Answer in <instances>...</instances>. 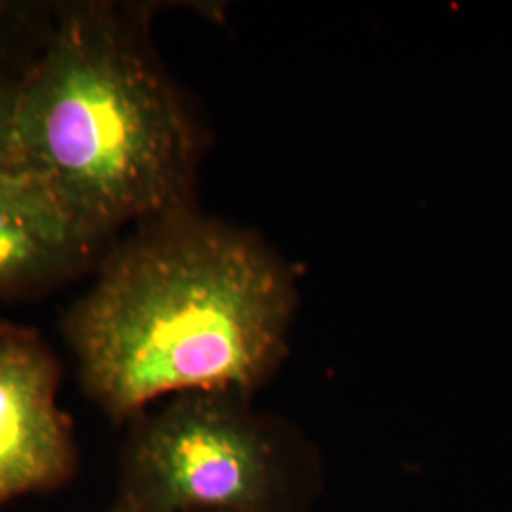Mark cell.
Instances as JSON below:
<instances>
[{
	"instance_id": "6da1fadb",
	"label": "cell",
	"mask_w": 512,
	"mask_h": 512,
	"mask_svg": "<svg viewBox=\"0 0 512 512\" xmlns=\"http://www.w3.org/2000/svg\"><path fill=\"white\" fill-rule=\"evenodd\" d=\"M294 310L289 264L192 207L116 241L61 330L84 395L128 425L184 393L249 397L281 363Z\"/></svg>"
},
{
	"instance_id": "7a4b0ae2",
	"label": "cell",
	"mask_w": 512,
	"mask_h": 512,
	"mask_svg": "<svg viewBox=\"0 0 512 512\" xmlns=\"http://www.w3.org/2000/svg\"><path fill=\"white\" fill-rule=\"evenodd\" d=\"M21 164L101 234L196 207L200 129L150 42V10L57 2L19 80Z\"/></svg>"
},
{
	"instance_id": "3957f363",
	"label": "cell",
	"mask_w": 512,
	"mask_h": 512,
	"mask_svg": "<svg viewBox=\"0 0 512 512\" xmlns=\"http://www.w3.org/2000/svg\"><path fill=\"white\" fill-rule=\"evenodd\" d=\"M112 512H272V439L247 397L198 391L128 423Z\"/></svg>"
},
{
	"instance_id": "277c9868",
	"label": "cell",
	"mask_w": 512,
	"mask_h": 512,
	"mask_svg": "<svg viewBox=\"0 0 512 512\" xmlns=\"http://www.w3.org/2000/svg\"><path fill=\"white\" fill-rule=\"evenodd\" d=\"M63 368L37 330L0 319V507L71 484L80 452L59 406Z\"/></svg>"
},
{
	"instance_id": "5b68a950",
	"label": "cell",
	"mask_w": 512,
	"mask_h": 512,
	"mask_svg": "<svg viewBox=\"0 0 512 512\" xmlns=\"http://www.w3.org/2000/svg\"><path fill=\"white\" fill-rule=\"evenodd\" d=\"M114 243L35 171L19 165L0 173V298L78 277L99 266Z\"/></svg>"
},
{
	"instance_id": "8992f818",
	"label": "cell",
	"mask_w": 512,
	"mask_h": 512,
	"mask_svg": "<svg viewBox=\"0 0 512 512\" xmlns=\"http://www.w3.org/2000/svg\"><path fill=\"white\" fill-rule=\"evenodd\" d=\"M57 2L0 0V76H21L44 48Z\"/></svg>"
},
{
	"instance_id": "52a82bcc",
	"label": "cell",
	"mask_w": 512,
	"mask_h": 512,
	"mask_svg": "<svg viewBox=\"0 0 512 512\" xmlns=\"http://www.w3.org/2000/svg\"><path fill=\"white\" fill-rule=\"evenodd\" d=\"M21 76H0V173L23 165L16 133V103Z\"/></svg>"
},
{
	"instance_id": "ba28073f",
	"label": "cell",
	"mask_w": 512,
	"mask_h": 512,
	"mask_svg": "<svg viewBox=\"0 0 512 512\" xmlns=\"http://www.w3.org/2000/svg\"><path fill=\"white\" fill-rule=\"evenodd\" d=\"M109 512H112V511H109Z\"/></svg>"
}]
</instances>
